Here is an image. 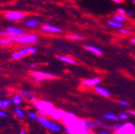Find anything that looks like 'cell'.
I'll list each match as a JSON object with an SVG mask.
<instances>
[{"instance_id":"3","label":"cell","mask_w":135,"mask_h":134,"mask_svg":"<svg viewBox=\"0 0 135 134\" xmlns=\"http://www.w3.org/2000/svg\"><path fill=\"white\" fill-rule=\"evenodd\" d=\"M114 132L116 134H135V125L130 122L120 124Z\"/></svg>"},{"instance_id":"33","label":"cell","mask_w":135,"mask_h":134,"mask_svg":"<svg viewBox=\"0 0 135 134\" xmlns=\"http://www.w3.org/2000/svg\"><path fill=\"white\" fill-rule=\"evenodd\" d=\"M118 103H119V105H123V106H129V103L128 101H126V100H119V101H118Z\"/></svg>"},{"instance_id":"37","label":"cell","mask_w":135,"mask_h":134,"mask_svg":"<svg viewBox=\"0 0 135 134\" xmlns=\"http://www.w3.org/2000/svg\"><path fill=\"white\" fill-rule=\"evenodd\" d=\"M7 31L6 30L3 31V30H0V36H7Z\"/></svg>"},{"instance_id":"12","label":"cell","mask_w":135,"mask_h":134,"mask_svg":"<svg viewBox=\"0 0 135 134\" xmlns=\"http://www.w3.org/2000/svg\"><path fill=\"white\" fill-rule=\"evenodd\" d=\"M94 92H97V94L100 95L101 96H104V97H109L111 95V92L108 89L102 88V87H99V86L94 87Z\"/></svg>"},{"instance_id":"43","label":"cell","mask_w":135,"mask_h":134,"mask_svg":"<svg viewBox=\"0 0 135 134\" xmlns=\"http://www.w3.org/2000/svg\"><path fill=\"white\" fill-rule=\"evenodd\" d=\"M35 67H36V66L34 65V64H31V65H30V68H35Z\"/></svg>"},{"instance_id":"34","label":"cell","mask_w":135,"mask_h":134,"mask_svg":"<svg viewBox=\"0 0 135 134\" xmlns=\"http://www.w3.org/2000/svg\"><path fill=\"white\" fill-rule=\"evenodd\" d=\"M7 113H6L5 112L3 111H0V117H2V118H6V117H7Z\"/></svg>"},{"instance_id":"30","label":"cell","mask_w":135,"mask_h":134,"mask_svg":"<svg viewBox=\"0 0 135 134\" xmlns=\"http://www.w3.org/2000/svg\"><path fill=\"white\" fill-rule=\"evenodd\" d=\"M89 125L90 129H95L97 127V122L96 121H89Z\"/></svg>"},{"instance_id":"39","label":"cell","mask_w":135,"mask_h":134,"mask_svg":"<svg viewBox=\"0 0 135 134\" xmlns=\"http://www.w3.org/2000/svg\"><path fill=\"white\" fill-rule=\"evenodd\" d=\"M127 112L131 114V115H133V116H135V111L134 110H128Z\"/></svg>"},{"instance_id":"16","label":"cell","mask_w":135,"mask_h":134,"mask_svg":"<svg viewBox=\"0 0 135 134\" xmlns=\"http://www.w3.org/2000/svg\"><path fill=\"white\" fill-rule=\"evenodd\" d=\"M20 52L25 56V55H32V54H35L36 53L37 50L36 47H25V48H23L20 50Z\"/></svg>"},{"instance_id":"14","label":"cell","mask_w":135,"mask_h":134,"mask_svg":"<svg viewBox=\"0 0 135 134\" xmlns=\"http://www.w3.org/2000/svg\"><path fill=\"white\" fill-rule=\"evenodd\" d=\"M85 49L87 50V51L92 52L94 55H97V56H101V55H102V51H101L100 48H98L96 46L87 45V46H85Z\"/></svg>"},{"instance_id":"23","label":"cell","mask_w":135,"mask_h":134,"mask_svg":"<svg viewBox=\"0 0 135 134\" xmlns=\"http://www.w3.org/2000/svg\"><path fill=\"white\" fill-rule=\"evenodd\" d=\"M11 105V101L9 100H2L0 101V108H6Z\"/></svg>"},{"instance_id":"4","label":"cell","mask_w":135,"mask_h":134,"mask_svg":"<svg viewBox=\"0 0 135 134\" xmlns=\"http://www.w3.org/2000/svg\"><path fill=\"white\" fill-rule=\"evenodd\" d=\"M35 105L38 110L44 112L47 116H50L52 112L55 108L52 103H50L48 101H44V100H40V101L37 100V102Z\"/></svg>"},{"instance_id":"27","label":"cell","mask_w":135,"mask_h":134,"mask_svg":"<svg viewBox=\"0 0 135 134\" xmlns=\"http://www.w3.org/2000/svg\"><path fill=\"white\" fill-rule=\"evenodd\" d=\"M119 31L122 35H124V36H129V35H131L132 34V31L129 30V29H127V28H120L119 29Z\"/></svg>"},{"instance_id":"25","label":"cell","mask_w":135,"mask_h":134,"mask_svg":"<svg viewBox=\"0 0 135 134\" xmlns=\"http://www.w3.org/2000/svg\"><path fill=\"white\" fill-rule=\"evenodd\" d=\"M23 56H24V55L20 51V52H17L13 53L12 56H11V58L14 59H20L23 58Z\"/></svg>"},{"instance_id":"11","label":"cell","mask_w":135,"mask_h":134,"mask_svg":"<svg viewBox=\"0 0 135 134\" xmlns=\"http://www.w3.org/2000/svg\"><path fill=\"white\" fill-rule=\"evenodd\" d=\"M42 30L44 32L47 33H53V34H60V33L62 31L61 28L56 26H53V25H44L42 27Z\"/></svg>"},{"instance_id":"1","label":"cell","mask_w":135,"mask_h":134,"mask_svg":"<svg viewBox=\"0 0 135 134\" xmlns=\"http://www.w3.org/2000/svg\"><path fill=\"white\" fill-rule=\"evenodd\" d=\"M89 121L79 119L74 125L65 127V132L69 134H87L89 133Z\"/></svg>"},{"instance_id":"42","label":"cell","mask_w":135,"mask_h":134,"mask_svg":"<svg viewBox=\"0 0 135 134\" xmlns=\"http://www.w3.org/2000/svg\"><path fill=\"white\" fill-rule=\"evenodd\" d=\"M130 43H133V44H135V38H133L130 39Z\"/></svg>"},{"instance_id":"17","label":"cell","mask_w":135,"mask_h":134,"mask_svg":"<svg viewBox=\"0 0 135 134\" xmlns=\"http://www.w3.org/2000/svg\"><path fill=\"white\" fill-rule=\"evenodd\" d=\"M58 59H60V61L64 62V63H70V64H76V61L71 58V57H68V56H60L58 57Z\"/></svg>"},{"instance_id":"35","label":"cell","mask_w":135,"mask_h":134,"mask_svg":"<svg viewBox=\"0 0 135 134\" xmlns=\"http://www.w3.org/2000/svg\"><path fill=\"white\" fill-rule=\"evenodd\" d=\"M46 116H47L44 112H42V111H40L39 110V116H41V117H46Z\"/></svg>"},{"instance_id":"19","label":"cell","mask_w":135,"mask_h":134,"mask_svg":"<svg viewBox=\"0 0 135 134\" xmlns=\"http://www.w3.org/2000/svg\"><path fill=\"white\" fill-rule=\"evenodd\" d=\"M113 19H115L117 21H119L121 23H126L128 21V19L125 14H121L118 13H117L113 15Z\"/></svg>"},{"instance_id":"2","label":"cell","mask_w":135,"mask_h":134,"mask_svg":"<svg viewBox=\"0 0 135 134\" xmlns=\"http://www.w3.org/2000/svg\"><path fill=\"white\" fill-rule=\"evenodd\" d=\"M10 39L12 41L20 43L21 44H33L37 42L38 36L35 34H28V35H21L17 36H10Z\"/></svg>"},{"instance_id":"10","label":"cell","mask_w":135,"mask_h":134,"mask_svg":"<svg viewBox=\"0 0 135 134\" xmlns=\"http://www.w3.org/2000/svg\"><path fill=\"white\" fill-rule=\"evenodd\" d=\"M7 36H17L24 34V31L21 28H18L15 27H8L6 29Z\"/></svg>"},{"instance_id":"28","label":"cell","mask_w":135,"mask_h":134,"mask_svg":"<svg viewBox=\"0 0 135 134\" xmlns=\"http://www.w3.org/2000/svg\"><path fill=\"white\" fill-rule=\"evenodd\" d=\"M15 114L17 115V116H18L19 118H21V119L24 118V113H23V112L21 109L16 108L15 111Z\"/></svg>"},{"instance_id":"15","label":"cell","mask_w":135,"mask_h":134,"mask_svg":"<svg viewBox=\"0 0 135 134\" xmlns=\"http://www.w3.org/2000/svg\"><path fill=\"white\" fill-rule=\"evenodd\" d=\"M108 25L110 26L113 28H116V29H120L123 27V23H121L119 21H117L115 19H112V20H109L108 21Z\"/></svg>"},{"instance_id":"18","label":"cell","mask_w":135,"mask_h":134,"mask_svg":"<svg viewBox=\"0 0 135 134\" xmlns=\"http://www.w3.org/2000/svg\"><path fill=\"white\" fill-rule=\"evenodd\" d=\"M25 25L30 28H35L40 25V21H38L37 19H28L26 21Z\"/></svg>"},{"instance_id":"5","label":"cell","mask_w":135,"mask_h":134,"mask_svg":"<svg viewBox=\"0 0 135 134\" xmlns=\"http://www.w3.org/2000/svg\"><path fill=\"white\" fill-rule=\"evenodd\" d=\"M38 121L46 128L51 130V131H53V132H60L61 130V128L60 125L52 122L51 121H49L48 119H47L46 117H41L39 116L38 118Z\"/></svg>"},{"instance_id":"31","label":"cell","mask_w":135,"mask_h":134,"mask_svg":"<svg viewBox=\"0 0 135 134\" xmlns=\"http://www.w3.org/2000/svg\"><path fill=\"white\" fill-rule=\"evenodd\" d=\"M118 117H119V118L122 119V120H126V119L129 118V115H128L127 112H122V113H121L119 115V116H118Z\"/></svg>"},{"instance_id":"22","label":"cell","mask_w":135,"mask_h":134,"mask_svg":"<svg viewBox=\"0 0 135 134\" xmlns=\"http://www.w3.org/2000/svg\"><path fill=\"white\" fill-rule=\"evenodd\" d=\"M22 96L20 95H15L14 98L12 99V103L15 105H20L22 103Z\"/></svg>"},{"instance_id":"32","label":"cell","mask_w":135,"mask_h":134,"mask_svg":"<svg viewBox=\"0 0 135 134\" xmlns=\"http://www.w3.org/2000/svg\"><path fill=\"white\" fill-rule=\"evenodd\" d=\"M117 13L118 14H127V11L124 9V8H122V7H119L117 9Z\"/></svg>"},{"instance_id":"8","label":"cell","mask_w":135,"mask_h":134,"mask_svg":"<svg viewBox=\"0 0 135 134\" xmlns=\"http://www.w3.org/2000/svg\"><path fill=\"white\" fill-rule=\"evenodd\" d=\"M5 18L11 21H20L25 18V14L20 11H9L5 14Z\"/></svg>"},{"instance_id":"41","label":"cell","mask_w":135,"mask_h":134,"mask_svg":"<svg viewBox=\"0 0 135 134\" xmlns=\"http://www.w3.org/2000/svg\"><path fill=\"white\" fill-rule=\"evenodd\" d=\"M27 132L25 129H23L22 131H20V134H27Z\"/></svg>"},{"instance_id":"36","label":"cell","mask_w":135,"mask_h":134,"mask_svg":"<svg viewBox=\"0 0 135 134\" xmlns=\"http://www.w3.org/2000/svg\"><path fill=\"white\" fill-rule=\"evenodd\" d=\"M105 130H106V129H103L101 131H99V132H97V133H99V134H109V131H105Z\"/></svg>"},{"instance_id":"40","label":"cell","mask_w":135,"mask_h":134,"mask_svg":"<svg viewBox=\"0 0 135 134\" xmlns=\"http://www.w3.org/2000/svg\"><path fill=\"white\" fill-rule=\"evenodd\" d=\"M113 1L114 3H120L125 1V0H113Z\"/></svg>"},{"instance_id":"44","label":"cell","mask_w":135,"mask_h":134,"mask_svg":"<svg viewBox=\"0 0 135 134\" xmlns=\"http://www.w3.org/2000/svg\"><path fill=\"white\" fill-rule=\"evenodd\" d=\"M131 1H132V2H133V3L134 4H135V0H131Z\"/></svg>"},{"instance_id":"9","label":"cell","mask_w":135,"mask_h":134,"mask_svg":"<svg viewBox=\"0 0 135 134\" xmlns=\"http://www.w3.org/2000/svg\"><path fill=\"white\" fill-rule=\"evenodd\" d=\"M100 83V78L99 77H93L91 79H87L84 80L81 82V85L86 88H90V87H95L97 86Z\"/></svg>"},{"instance_id":"20","label":"cell","mask_w":135,"mask_h":134,"mask_svg":"<svg viewBox=\"0 0 135 134\" xmlns=\"http://www.w3.org/2000/svg\"><path fill=\"white\" fill-rule=\"evenodd\" d=\"M13 43V41L10 39V38H2L0 39V46L2 47H5V46H9L11 45Z\"/></svg>"},{"instance_id":"21","label":"cell","mask_w":135,"mask_h":134,"mask_svg":"<svg viewBox=\"0 0 135 134\" xmlns=\"http://www.w3.org/2000/svg\"><path fill=\"white\" fill-rule=\"evenodd\" d=\"M104 117L107 120H109V121H117L118 120V117L117 116H116L115 114H113V113H105L104 115Z\"/></svg>"},{"instance_id":"6","label":"cell","mask_w":135,"mask_h":134,"mask_svg":"<svg viewBox=\"0 0 135 134\" xmlns=\"http://www.w3.org/2000/svg\"><path fill=\"white\" fill-rule=\"evenodd\" d=\"M32 76L34 77V80L37 83L41 82L43 80H54L56 79V76L53 74H50L47 72H33L31 73Z\"/></svg>"},{"instance_id":"7","label":"cell","mask_w":135,"mask_h":134,"mask_svg":"<svg viewBox=\"0 0 135 134\" xmlns=\"http://www.w3.org/2000/svg\"><path fill=\"white\" fill-rule=\"evenodd\" d=\"M62 123L65 125V127L68 126H71L73 125H74L79 119L78 117L71 112H65V114L62 116V118L60 119Z\"/></svg>"},{"instance_id":"24","label":"cell","mask_w":135,"mask_h":134,"mask_svg":"<svg viewBox=\"0 0 135 134\" xmlns=\"http://www.w3.org/2000/svg\"><path fill=\"white\" fill-rule=\"evenodd\" d=\"M69 37L72 40H83L84 39V36L80 34H71L69 35Z\"/></svg>"},{"instance_id":"29","label":"cell","mask_w":135,"mask_h":134,"mask_svg":"<svg viewBox=\"0 0 135 134\" xmlns=\"http://www.w3.org/2000/svg\"><path fill=\"white\" fill-rule=\"evenodd\" d=\"M27 116H28V117H30V118L32 119V120H38V118H39L38 115L36 112H28Z\"/></svg>"},{"instance_id":"38","label":"cell","mask_w":135,"mask_h":134,"mask_svg":"<svg viewBox=\"0 0 135 134\" xmlns=\"http://www.w3.org/2000/svg\"><path fill=\"white\" fill-rule=\"evenodd\" d=\"M128 16H133V14H134V11H127V14H126Z\"/></svg>"},{"instance_id":"13","label":"cell","mask_w":135,"mask_h":134,"mask_svg":"<svg viewBox=\"0 0 135 134\" xmlns=\"http://www.w3.org/2000/svg\"><path fill=\"white\" fill-rule=\"evenodd\" d=\"M65 114V112L62 109H56L54 108V110L51 113V116H52V118L55 121H58L60 120L62 118V116Z\"/></svg>"},{"instance_id":"26","label":"cell","mask_w":135,"mask_h":134,"mask_svg":"<svg viewBox=\"0 0 135 134\" xmlns=\"http://www.w3.org/2000/svg\"><path fill=\"white\" fill-rule=\"evenodd\" d=\"M20 96L23 98H24V99H31V98L33 97L32 93L30 92H20Z\"/></svg>"}]
</instances>
